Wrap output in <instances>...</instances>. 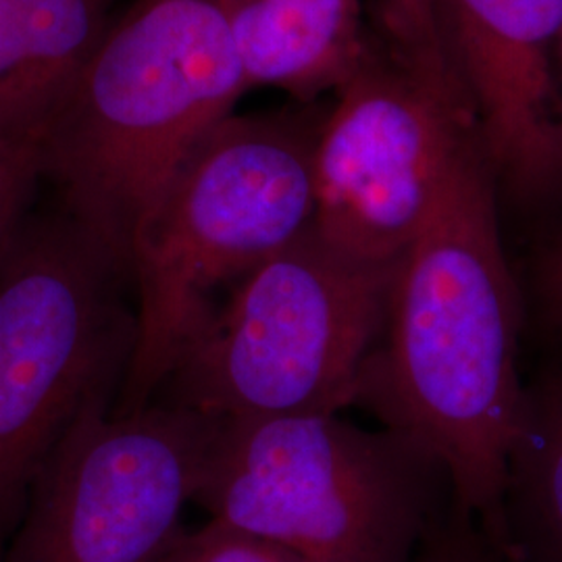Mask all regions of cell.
Listing matches in <instances>:
<instances>
[{"instance_id":"obj_14","label":"cell","mask_w":562,"mask_h":562,"mask_svg":"<svg viewBox=\"0 0 562 562\" xmlns=\"http://www.w3.org/2000/svg\"><path fill=\"white\" fill-rule=\"evenodd\" d=\"M41 181L38 134L0 138V252L32 209Z\"/></svg>"},{"instance_id":"obj_3","label":"cell","mask_w":562,"mask_h":562,"mask_svg":"<svg viewBox=\"0 0 562 562\" xmlns=\"http://www.w3.org/2000/svg\"><path fill=\"white\" fill-rule=\"evenodd\" d=\"M322 123L232 113L167 183L130 252L134 346L117 413L148 406L223 296L313 225Z\"/></svg>"},{"instance_id":"obj_10","label":"cell","mask_w":562,"mask_h":562,"mask_svg":"<svg viewBox=\"0 0 562 562\" xmlns=\"http://www.w3.org/2000/svg\"><path fill=\"white\" fill-rule=\"evenodd\" d=\"M250 88L302 102L338 92L361 63L369 27L362 0H220Z\"/></svg>"},{"instance_id":"obj_12","label":"cell","mask_w":562,"mask_h":562,"mask_svg":"<svg viewBox=\"0 0 562 562\" xmlns=\"http://www.w3.org/2000/svg\"><path fill=\"white\" fill-rule=\"evenodd\" d=\"M498 552L510 562H562V348L525 378Z\"/></svg>"},{"instance_id":"obj_7","label":"cell","mask_w":562,"mask_h":562,"mask_svg":"<svg viewBox=\"0 0 562 562\" xmlns=\"http://www.w3.org/2000/svg\"><path fill=\"white\" fill-rule=\"evenodd\" d=\"M130 262L63 204L27 211L0 252V525L134 346Z\"/></svg>"},{"instance_id":"obj_15","label":"cell","mask_w":562,"mask_h":562,"mask_svg":"<svg viewBox=\"0 0 562 562\" xmlns=\"http://www.w3.org/2000/svg\"><path fill=\"white\" fill-rule=\"evenodd\" d=\"M522 292L527 325L550 350L562 348V229L543 246Z\"/></svg>"},{"instance_id":"obj_1","label":"cell","mask_w":562,"mask_h":562,"mask_svg":"<svg viewBox=\"0 0 562 562\" xmlns=\"http://www.w3.org/2000/svg\"><path fill=\"white\" fill-rule=\"evenodd\" d=\"M527 306L504 252L498 181L469 153L402 255L359 402L436 457L462 521L498 550L506 462L521 411Z\"/></svg>"},{"instance_id":"obj_2","label":"cell","mask_w":562,"mask_h":562,"mask_svg":"<svg viewBox=\"0 0 562 562\" xmlns=\"http://www.w3.org/2000/svg\"><path fill=\"white\" fill-rule=\"evenodd\" d=\"M246 90L220 0H136L44 121L42 181L130 262L142 220Z\"/></svg>"},{"instance_id":"obj_4","label":"cell","mask_w":562,"mask_h":562,"mask_svg":"<svg viewBox=\"0 0 562 562\" xmlns=\"http://www.w3.org/2000/svg\"><path fill=\"white\" fill-rule=\"evenodd\" d=\"M443 494L419 443L315 413L213 422L192 503L308 562H413Z\"/></svg>"},{"instance_id":"obj_17","label":"cell","mask_w":562,"mask_h":562,"mask_svg":"<svg viewBox=\"0 0 562 562\" xmlns=\"http://www.w3.org/2000/svg\"><path fill=\"white\" fill-rule=\"evenodd\" d=\"M559 59H561V71H562V34H561V48H559Z\"/></svg>"},{"instance_id":"obj_9","label":"cell","mask_w":562,"mask_h":562,"mask_svg":"<svg viewBox=\"0 0 562 562\" xmlns=\"http://www.w3.org/2000/svg\"><path fill=\"white\" fill-rule=\"evenodd\" d=\"M496 181L521 202L562 194V0H434Z\"/></svg>"},{"instance_id":"obj_8","label":"cell","mask_w":562,"mask_h":562,"mask_svg":"<svg viewBox=\"0 0 562 562\" xmlns=\"http://www.w3.org/2000/svg\"><path fill=\"white\" fill-rule=\"evenodd\" d=\"M102 383L32 485L7 562H148L194 501L213 419L153 402L117 413Z\"/></svg>"},{"instance_id":"obj_16","label":"cell","mask_w":562,"mask_h":562,"mask_svg":"<svg viewBox=\"0 0 562 562\" xmlns=\"http://www.w3.org/2000/svg\"><path fill=\"white\" fill-rule=\"evenodd\" d=\"M413 562H487L473 546L457 542V540H443L434 543L431 550H427Z\"/></svg>"},{"instance_id":"obj_11","label":"cell","mask_w":562,"mask_h":562,"mask_svg":"<svg viewBox=\"0 0 562 562\" xmlns=\"http://www.w3.org/2000/svg\"><path fill=\"white\" fill-rule=\"evenodd\" d=\"M111 0H0V138L34 136L102 36Z\"/></svg>"},{"instance_id":"obj_6","label":"cell","mask_w":562,"mask_h":562,"mask_svg":"<svg viewBox=\"0 0 562 562\" xmlns=\"http://www.w3.org/2000/svg\"><path fill=\"white\" fill-rule=\"evenodd\" d=\"M315 146L313 227L346 255L394 265L462 159L483 148L434 0H382L357 71Z\"/></svg>"},{"instance_id":"obj_5","label":"cell","mask_w":562,"mask_h":562,"mask_svg":"<svg viewBox=\"0 0 562 562\" xmlns=\"http://www.w3.org/2000/svg\"><path fill=\"white\" fill-rule=\"evenodd\" d=\"M396 267L355 259L311 225L223 296L153 402L213 422L340 415L359 402Z\"/></svg>"},{"instance_id":"obj_13","label":"cell","mask_w":562,"mask_h":562,"mask_svg":"<svg viewBox=\"0 0 562 562\" xmlns=\"http://www.w3.org/2000/svg\"><path fill=\"white\" fill-rule=\"evenodd\" d=\"M148 562H308L280 543L262 540L220 522L178 531Z\"/></svg>"}]
</instances>
